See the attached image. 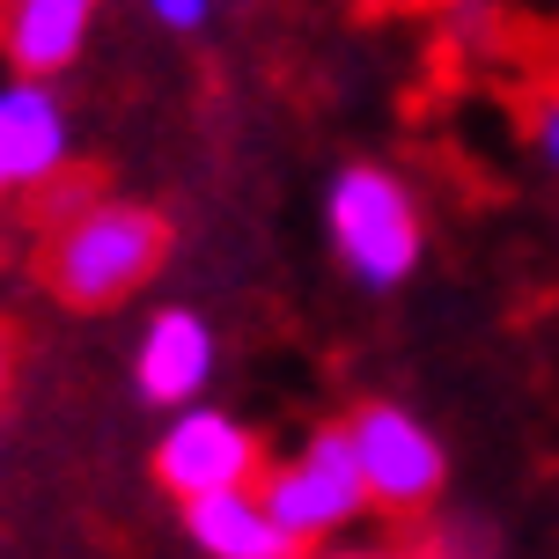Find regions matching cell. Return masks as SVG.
<instances>
[{
	"label": "cell",
	"mask_w": 559,
	"mask_h": 559,
	"mask_svg": "<svg viewBox=\"0 0 559 559\" xmlns=\"http://www.w3.org/2000/svg\"><path fill=\"white\" fill-rule=\"evenodd\" d=\"M163 265H169V214L118 192H82L67 214L45 222V243H37L45 295L74 317H104V309L133 302Z\"/></svg>",
	"instance_id": "1"
},
{
	"label": "cell",
	"mask_w": 559,
	"mask_h": 559,
	"mask_svg": "<svg viewBox=\"0 0 559 559\" xmlns=\"http://www.w3.org/2000/svg\"><path fill=\"white\" fill-rule=\"evenodd\" d=\"M15 383H23V332L0 317V413L15 405Z\"/></svg>",
	"instance_id": "14"
},
{
	"label": "cell",
	"mask_w": 559,
	"mask_h": 559,
	"mask_svg": "<svg viewBox=\"0 0 559 559\" xmlns=\"http://www.w3.org/2000/svg\"><path fill=\"white\" fill-rule=\"evenodd\" d=\"M258 501L273 508V523L295 537L302 552L354 537L368 515H376L368 478H361V464H354V442H346L338 419L309 427L295 449H280L273 464H265V478H258Z\"/></svg>",
	"instance_id": "4"
},
{
	"label": "cell",
	"mask_w": 559,
	"mask_h": 559,
	"mask_svg": "<svg viewBox=\"0 0 559 559\" xmlns=\"http://www.w3.org/2000/svg\"><path fill=\"white\" fill-rule=\"evenodd\" d=\"M309 559H413V545H391V537H338V545H317Z\"/></svg>",
	"instance_id": "13"
},
{
	"label": "cell",
	"mask_w": 559,
	"mask_h": 559,
	"mask_svg": "<svg viewBox=\"0 0 559 559\" xmlns=\"http://www.w3.org/2000/svg\"><path fill=\"white\" fill-rule=\"evenodd\" d=\"M413 559H501V537H493V523H478V515H449V523H435L413 545Z\"/></svg>",
	"instance_id": "10"
},
{
	"label": "cell",
	"mask_w": 559,
	"mask_h": 559,
	"mask_svg": "<svg viewBox=\"0 0 559 559\" xmlns=\"http://www.w3.org/2000/svg\"><path fill=\"white\" fill-rule=\"evenodd\" d=\"M177 523L192 537L199 559H309L295 537L273 523V508L258 493H214V501L177 508Z\"/></svg>",
	"instance_id": "9"
},
{
	"label": "cell",
	"mask_w": 559,
	"mask_h": 559,
	"mask_svg": "<svg viewBox=\"0 0 559 559\" xmlns=\"http://www.w3.org/2000/svg\"><path fill=\"white\" fill-rule=\"evenodd\" d=\"M273 464V442L258 435L243 413L228 405H185L155 427V449H147V478L163 486L177 508L214 501V493H258V478Z\"/></svg>",
	"instance_id": "5"
},
{
	"label": "cell",
	"mask_w": 559,
	"mask_h": 559,
	"mask_svg": "<svg viewBox=\"0 0 559 559\" xmlns=\"http://www.w3.org/2000/svg\"><path fill=\"white\" fill-rule=\"evenodd\" d=\"M222 376V332L199 302H163L133 338V361H126V383L147 413H185V405H206Z\"/></svg>",
	"instance_id": "6"
},
{
	"label": "cell",
	"mask_w": 559,
	"mask_h": 559,
	"mask_svg": "<svg viewBox=\"0 0 559 559\" xmlns=\"http://www.w3.org/2000/svg\"><path fill=\"white\" fill-rule=\"evenodd\" d=\"M96 0H0V59L23 82H59L88 52Z\"/></svg>",
	"instance_id": "8"
},
{
	"label": "cell",
	"mask_w": 559,
	"mask_h": 559,
	"mask_svg": "<svg viewBox=\"0 0 559 559\" xmlns=\"http://www.w3.org/2000/svg\"><path fill=\"white\" fill-rule=\"evenodd\" d=\"M317 222H324V251H332L338 280L368 302L405 295L427 265V206H419L413 177L376 155H354L324 177Z\"/></svg>",
	"instance_id": "2"
},
{
	"label": "cell",
	"mask_w": 559,
	"mask_h": 559,
	"mask_svg": "<svg viewBox=\"0 0 559 559\" xmlns=\"http://www.w3.org/2000/svg\"><path fill=\"white\" fill-rule=\"evenodd\" d=\"M523 140H531V163L545 169V177H559V88H545L531 104V118H523Z\"/></svg>",
	"instance_id": "11"
},
{
	"label": "cell",
	"mask_w": 559,
	"mask_h": 559,
	"mask_svg": "<svg viewBox=\"0 0 559 559\" xmlns=\"http://www.w3.org/2000/svg\"><path fill=\"white\" fill-rule=\"evenodd\" d=\"M74 177V111L59 82H0V199H37Z\"/></svg>",
	"instance_id": "7"
},
{
	"label": "cell",
	"mask_w": 559,
	"mask_h": 559,
	"mask_svg": "<svg viewBox=\"0 0 559 559\" xmlns=\"http://www.w3.org/2000/svg\"><path fill=\"white\" fill-rule=\"evenodd\" d=\"M346 442H354V464L368 478V501L391 523H427L449 493V442L427 413H413L405 397H354L346 413Z\"/></svg>",
	"instance_id": "3"
},
{
	"label": "cell",
	"mask_w": 559,
	"mask_h": 559,
	"mask_svg": "<svg viewBox=\"0 0 559 559\" xmlns=\"http://www.w3.org/2000/svg\"><path fill=\"white\" fill-rule=\"evenodd\" d=\"M140 8H147L169 37H199V29L214 23V0H140Z\"/></svg>",
	"instance_id": "12"
}]
</instances>
